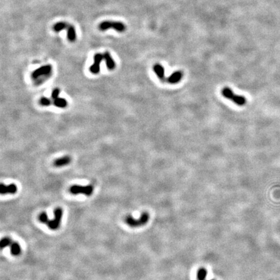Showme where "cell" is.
Instances as JSON below:
<instances>
[{"instance_id":"obj_14","label":"cell","mask_w":280,"mask_h":280,"mask_svg":"<svg viewBox=\"0 0 280 280\" xmlns=\"http://www.w3.org/2000/svg\"><path fill=\"white\" fill-rule=\"evenodd\" d=\"M10 251L11 253L14 256H18L21 252V247L18 243L17 242H12L10 245Z\"/></svg>"},{"instance_id":"obj_19","label":"cell","mask_w":280,"mask_h":280,"mask_svg":"<svg viewBox=\"0 0 280 280\" xmlns=\"http://www.w3.org/2000/svg\"><path fill=\"white\" fill-rule=\"evenodd\" d=\"M39 102L42 106H44V107H49L52 104V102L50 99L47 98V97H45L40 98V101H39Z\"/></svg>"},{"instance_id":"obj_10","label":"cell","mask_w":280,"mask_h":280,"mask_svg":"<svg viewBox=\"0 0 280 280\" xmlns=\"http://www.w3.org/2000/svg\"><path fill=\"white\" fill-rule=\"evenodd\" d=\"M182 77H183L182 72L180 71H174V73L172 74L169 76V77L167 78V81L171 84H177L181 81Z\"/></svg>"},{"instance_id":"obj_16","label":"cell","mask_w":280,"mask_h":280,"mask_svg":"<svg viewBox=\"0 0 280 280\" xmlns=\"http://www.w3.org/2000/svg\"><path fill=\"white\" fill-rule=\"evenodd\" d=\"M68 24L66 23V22H58L57 23H55L53 29L55 32H60L62 30H64L65 29H67L68 27Z\"/></svg>"},{"instance_id":"obj_22","label":"cell","mask_w":280,"mask_h":280,"mask_svg":"<svg viewBox=\"0 0 280 280\" xmlns=\"http://www.w3.org/2000/svg\"><path fill=\"white\" fill-rule=\"evenodd\" d=\"M210 280H215V279H210Z\"/></svg>"},{"instance_id":"obj_15","label":"cell","mask_w":280,"mask_h":280,"mask_svg":"<svg viewBox=\"0 0 280 280\" xmlns=\"http://www.w3.org/2000/svg\"><path fill=\"white\" fill-rule=\"evenodd\" d=\"M53 104L56 107L60 108H64L68 106L67 101L64 98H61V97H58L57 99H54Z\"/></svg>"},{"instance_id":"obj_5","label":"cell","mask_w":280,"mask_h":280,"mask_svg":"<svg viewBox=\"0 0 280 280\" xmlns=\"http://www.w3.org/2000/svg\"><path fill=\"white\" fill-rule=\"evenodd\" d=\"M62 214H63V211L60 208V207H58V208L56 209L54 211V215H55L54 219L49 221V222H48L47 224L48 227L53 230H57L59 228L60 225V221H61Z\"/></svg>"},{"instance_id":"obj_13","label":"cell","mask_w":280,"mask_h":280,"mask_svg":"<svg viewBox=\"0 0 280 280\" xmlns=\"http://www.w3.org/2000/svg\"><path fill=\"white\" fill-rule=\"evenodd\" d=\"M67 38L70 42H74L76 40V31L73 26L69 25L67 28Z\"/></svg>"},{"instance_id":"obj_9","label":"cell","mask_w":280,"mask_h":280,"mask_svg":"<svg viewBox=\"0 0 280 280\" xmlns=\"http://www.w3.org/2000/svg\"><path fill=\"white\" fill-rule=\"evenodd\" d=\"M103 57L106 62V65L109 70H113L116 68V62L112 57L110 53L108 51H106L103 54Z\"/></svg>"},{"instance_id":"obj_1","label":"cell","mask_w":280,"mask_h":280,"mask_svg":"<svg viewBox=\"0 0 280 280\" xmlns=\"http://www.w3.org/2000/svg\"><path fill=\"white\" fill-rule=\"evenodd\" d=\"M149 220V215L147 212H143L139 219H135L131 215H128L125 218V222L132 228L139 227L146 225Z\"/></svg>"},{"instance_id":"obj_2","label":"cell","mask_w":280,"mask_h":280,"mask_svg":"<svg viewBox=\"0 0 280 280\" xmlns=\"http://www.w3.org/2000/svg\"><path fill=\"white\" fill-rule=\"evenodd\" d=\"M222 95L224 97L231 100L239 106H243L246 103V98L241 95H235L232 90L228 87H225L222 90Z\"/></svg>"},{"instance_id":"obj_4","label":"cell","mask_w":280,"mask_h":280,"mask_svg":"<svg viewBox=\"0 0 280 280\" xmlns=\"http://www.w3.org/2000/svg\"><path fill=\"white\" fill-rule=\"evenodd\" d=\"M69 191L70 193L73 195L84 194L86 196H90L93 193V187L91 185L86 186L74 185L70 187Z\"/></svg>"},{"instance_id":"obj_20","label":"cell","mask_w":280,"mask_h":280,"mask_svg":"<svg viewBox=\"0 0 280 280\" xmlns=\"http://www.w3.org/2000/svg\"><path fill=\"white\" fill-rule=\"evenodd\" d=\"M38 219H39L40 222L46 224V225L50 221L49 219H48V216L45 212H42V213H40V215H39Z\"/></svg>"},{"instance_id":"obj_8","label":"cell","mask_w":280,"mask_h":280,"mask_svg":"<svg viewBox=\"0 0 280 280\" xmlns=\"http://www.w3.org/2000/svg\"><path fill=\"white\" fill-rule=\"evenodd\" d=\"M17 186L14 183H11V184L8 186L3 184V183H1V185H0V193L2 195L15 194L17 192Z\"/></svg>"},{"instance_id":"obj_21","label":"cell","mask_w":280,"mask_h":280,"mask_svg":"<svg viewBox=\"0 0 280 280\" xmlns=\"http://www.w3.org/2000/svg\"><path fill=\"white\" fill-rule=\"evenodd\" d=\"M59 94H60V90L59 88H55L51 93V98L54 100L55 99H57L58 97H59Z\"/></svg>"},{"instance_id":"obj_18","label":"cell","mask_w":280,"mask_h":280,"mask_svg":"<svg viewBox=\"0 0 280 280\" xmlns=\"http://www.w3.org/2000/svg\"><path fill=\"white\" fill-rule=\"evenodd\" d=\"M12 240L9 237H3L2 239L1 242H0V248L3 250L4 248L9 246L12 243Z\"/></svg>"},{"instance_id":"obj_3","label":"cell","mask_w":280,"mask_h":280,"mask_svg":"<svg viewBox=\"0 0 280 280\" xmlns=\"http://www.w3.org/2000/svg\"><path fill=\"white\" fill-rule=\"evenodd\" d=\"M99 29L101 31H106L109 29H114L116 31L122 33L126 30V26L121 21H104L101 22Z\"/></svg>"},{"instance_id":"obj_6","label":"cell","mask_w":280,"mask_h":280,"mask_svg":"<svg viewBox=\"0 0 280 280\" xmlns=\"http://www.w3.org/2000/svg\"><path fill=\"white\" fill-rule=\"evenodd\" d=\"M52 66L50 64L45 65L40 67L35 70L31 74V77L33 79H37L42 76H46L51 74L52 71Z\"/></svg>"},{"instance_id":"obj_11","label":"cell","mask_w":280,"mask_h":280,"mask_svg":"<svg viewBox=\"0 0 280 280\" xmlns=\"http://www.w3.org/2000/svg\"><path fill=\"white\" fill-rule=\"evenodd\" d=\"M71 161V159L69 156H63L62 158L55 159V161L54 162V165L56 167H62L68 165L69 164H70Z\"/></svg>"},{"instance_id":"obj_7","label":"cell","mask_w":280,"mask_h":280,"mask_svg":"<svg viewBox=\"0 0 280 280\" xmlns=\"http://www.w3.org/2000/svg\"><path fill=\"white\" fill-rule=\"evenodd\" d=\"M102 59H104L103 55L101 53L95 55L93 57L94 62L90 68V71L93 74H98L100 72V65Z\"/></svg>"},{"instance_id":"obj_12","label":"cell","mask_w":280,"mask_h":280,"mask_svg":"<svg viewBox=\"0 0 280 280\" xmlns=\"http://www.w3.org/2000/svg\"><path fill=\"white\" fill-rule=\"evenodd\" d=\"M153 70L154 71V73L156 74V75L158 76V77L162 80V81H164L165 77H164V67L159 64H156L153 67Z\"/></svg>"},{"instance_id":"obj_17","label":"cell","mask_w":280,"mask_h":280,"mask_svg":"<svg viewBox=\"0 0 280 280\" xmlns=\"http://www.w3.org/2000/svg\"><path fill=\"white\" fill-rule=\"evenodd\" d=\"M207 272L205 268H199L197 273V280H206Z\"/></svg>"}]
</instances>
